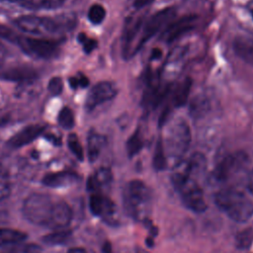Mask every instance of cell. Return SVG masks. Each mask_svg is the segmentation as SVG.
Returning <instances> with one entry per match:
<instances>
[{"label": "cell", "instance_id": "1", "mask_svg": "<svg viewBox=\"0 0 253 253\" xmlns=\"http://www.w3.org/2000/svg\"><path fill=\"white\" fill-rule=\"evenodd\" d=\"M176 169L172 174V183L178 192L183 204L195 212H203L207 210V202L203 189L196 179L189 176L184 164H176Z\"/></svg>", "mask_w": 253, "mask_h": 253}, {"label": "cell", "instance_id": "2", "mask_svg": "<svg viewBox=\"0 0 253 253\" xmlns=\"http://www.w3.org/2000/svg\"><path fill=\"white\" fill-rule=\"evenodd\" d=\"M124 205L127 213L138 221H145L152 209V192L142 181H129L124 190Z\"/></svg>", "mask_w": 253, "mask_h": 253}, {"label": "cell", "instance_id": "3", "mask_svg": "<svg viewBox=\"0 0 253 253\" xmlns=\"http://www.w3.org/2000/svg\"><path fill=\"white\" fill-rule=\"evenodd\" d=\"M16 26L29 35L57 34L73 28L75 18L73 15H61L56 18L24 15L15 20Z\"/></svg>", "mask_w": 253, "mask_h": 253}, {"label": "cell", "instance_id": "4", "mask_svg": "<svg viewBox=\"0 0 253 253\" xmlns=\"http://www.w3.org/2000/svg\"><path fill=\"white\" fill-rule=\"evenodd\" d=\"M214 203L235 222H246L253 215L252 202L238 190L227 188L218 191L214 195Z\"/></svg>", "mask_w": 253, "mask_h": 253}, {"label": "cell", "instance_id": "5", "mask_svg": "<svg viewBox=\"0 0 253 253\" xmlns=\"http://www.w3.org/2000/svg\"><path fill=\"white\" fill-rule=\"evenodd\" d=\"M191 143V129L187 122L182 119L174 121L167 129L164 149L166 156L180 163Z\"/></svg>", "mask_w": 253, "mask_h": 253}, {"label": "cell", "instance_id": "6", "mask_svg": "<svg viewBox=\"0 0 253 253\" xmlns=\"http://www.w3.org/2000/svg\"><path fill=\"white\" fill-rule=\"evenodd\" d=\"M54 203L46 194L34 193L23 203V215L31 223L47 226Z\"/></svg>", "mask_w": 253, "mask_h": 253}, {"label": "cell", "instance_id": "7", "mask_svg": "<svg viewBox=\"0 0 253 253\" xmlns=\"http://www.w3.org/2000/svg\"><path fill=\"white\" fill-rule=\"evenodd\" d=\"M176 9L174 7H166L159 10L151 17H149L146 22L141 25V32L133 49V53L140 49V47L149 41L153 36H155L162 28H164L175 16Z\"/></svg>", "mask_w": 253, "mask_h": 253}, {"label": "cell", "instance_id": "8", "mask_svg": "<svg viewBox=\"0 0 253 253\" xmlns=\"http://www.w3.org/2000/svg\"><path fill=\"white\" fill-rule=\"evenodd\" d=\"M26 53L38 58H51L58 51V44L55 41L42 38L19 36L16 42Z\"/></svg>", "mask_w": 253, "mask_h": 253}, {"label": "cell", "instance_id": "9", "mask_svg": "<svg viewBox=\"0 0 253 253\" xmlns=\"http://www.w3.org/2000/svg\"><path fill=\"white\" fill-rule=\"evenodd\" d=\"M248 161L243 152H235L222 158L213 170V177L217 182H225L242 170Z\"/></svg>", "mask_w": 253, "mask_h": 253}, {"label": "cell", "instance_id": "10", "mask_svg": "<svg viewBox=\"0 0 253 253\" xmlns=\"http://www.w3.org/2000/svg\"><path fill=\"white\" fill-rule=\"evenodd\" d=\"M117 93V86L113 82H99L96 85H94L88 93L85 102V107L88 111H93L98 106L114 99Z\"/></svg>", "mask_w": 253, "mask_h": 253}, {"label": "cell", "instance_id": "11", "mask_svg": "<svg viewBox=\"0 0 253 253\" xmlns=\"http://www.w3.org/2000/svg\"><path fill=\"white\" fill-rule=\"evenodd\" d=\"M197 21L196 15H186L178 20L170 23L165 31L162 34V39L165 41V42L170 43L177 39H179L184 34L189 33L191 30L195 27V22Z\"/></svg>", "mask_w": 253, "mask_h": 253}, {"label": "cell", "instance_id": "12", "mask_svg": "<svg viewBox=\"0 0 253 253\" xmlns=\"http://www.w3.org/2000/svg\"><path fill=\"white\" fill-rule=\"evenodd\" d=\"M89 208L94 215L101 216L106 220L112 219L116 212L115 204L108 197L100 193H94L91 195Z\"/></svg>", "mask_w": 253, "mask_h": 253}, {"label": "cell", "instance_id": "13", "mask_svg": "<svg viewBox=\"0 0 253 253\" xmlns=\"http://www.w3.org/2000/svg\"><path fill=\"white\" fill-rule=\"evenodd\" d=\"M45 129L44 125L34 124L25 126L16 134H14L7 142L8 146L12 148H19L24 145L29 144L33 140H35L43 130Z\"/></svg>", "mask_w": 253, "mask_h": 253}, {"label": "cell", "instance_id": "14", "mask_svg": "<svg viewBox=\"0 0 253 253\" xmlns=\"http://www.w3.org/2000/svg\"><path fill=\"white\" fill-rule=\"evenodd\" d=\"M72 211L68 204L63 201L54 203L53 210L47 223V227L52 229H63L71 221Z\"/></svg>", "mask_w": 253, "mask_h": 253}, {"label": "cell", "instance_id": "15", "mask_svg": "<svg viewBox=\"0 0 253 253\" xmlns=\"http://www.w3.org/2000/svg\"><path fill=\"white\" fill-rule=\"evenodd\" d=\"M77 180L78 176L76 173L71 171H59L46 174L42 182L43 185L50 188H62L73 184Z\"/></svg>", "mask_w": 253, "mask_h": 253}, {"label": "cell", "instance_id": "16", "mask_svg": "<svg viewBox=\"0 0 253 253\" xmlns=\"http://www.w3.org/2000/svg\"><path fill=\"white\" fill-rule=\"evenodd\" d=\"M38 77L37 71L30 66H16L0 73V78L14 82L32 81Z\"/></svg>", "mask_w": 253, "mask_h": 253}, {"label": "cell", "instance_id": "17", "mask_svg": "<svg viewBox=\"0 0 253 253\" xmlns=\"http://www.w3.org/2000/svg\"><path fill=\"white\" fill-rule=\"evenodd\" d=\"M235 54L247 63H253V39L248 37H237L233 41Z\"/></svg>", "mask_w": 253, "mask_h": 253}, {"label": "cell", "instance_id": "18", "mask_svg": "<svg viewBox=\"0 0 253 253\" xmlns=\"http://www.w3.org/2000/svg\"><path fill=\"white\" fill-rule=\"evenodd\" d=\"M113 180L112 171L107 167L99 168L87 181V189L89 191L98 193L102 187L109 185Z\"/></svg>", "mask_w": 253, "mask_h": 253}, {"label": "cell", "instance_id": "19", "mask_svg": "<svg viewBox=\"0 0 253 253\" xmlns=\"http://www.w3.org/2000/svg\"><path fill=\"white\" fill-rule=\"evenodd\" d=\"M192 88V79L185 78L182 82H180L172 93V105L175 108H180L184 106L189 98L190 91Z\"/></svg>", "mask_w": 253, "mask_h": 253}, {"label": "cell", "instance_id": "20", "mask_svg": "<svg viewBox=\"0 0 253 253\" xmlns=\"http://www.w3.org/2000/svg\"><path fill=\"white\" fill-rule=\"evenodd\" d=\"M106 143V138L95 132L90 131L87 139V154L90 162H94L99 157L102 148Z\"/></svg>", "mask_w": 253, "mask_h": 253}, {"label": "cell", "instance_id": "21", "mask_svg": "<svg viewBox=\"0 0 253 253\" xmlns=\"http://www.w3.org/2000/svg\"><path fill=\"white\" fill-rule=\"evenodd\" d=\"M210 109V101L204 95L196 96L190 103L189 112L195 119H200L205 116Z\"/></svg>", "mask_w": 253, "mask_h": 253}, {"label": "cell", "instance_id": "22", "mask_svg": "<svg viewBox=\"0 0 253 253\" xmlns=\"http://www.w3.org/2000/svg\"><path fill=\"white\" fill-rule=\"evenodd\" d=\"M26 238L27 234L20 230L11 228H0V247L21 243Z\"/></svg>", "mask_w": 253, "mask_h": 253}, {"label": "cell", "instance_id": "23", "mask_svg": "<svg viewBox=\"0 0 253 253\" xmlns=\"http://www.w3.org/2000/svg\"><path fill=\"white\" fill-rule=\"evenodd\" d=\"M153 168L156 171H162L166 168L167 166V156L166 152L164 149V144L163 140L160 138L157 140L155 148H154V153H153Z\"/></svg>", "mask_w": 253, "mask_h": 253}, {"label": "cell", "instance_id": "24", "mask_svg": "<svg viewBox=\"0 0 253 253\" xmlns=\"http://www.w3.org/2000/svg\"><path fill=\"white\" fill-rule=\"evenodd\" d=\"M143 147L142 137L140 135L139 129H135V131L128 137L126 141V152L129 157H133L136 155Z\"/></svg>", "mask_w": 253, "mask_h": 253}, {"label": "cell", "instance_id": "25", "mask_svg": "<svg viewBox=\"0 0 253 253\" xmlns=\"http://www.w3.org/2000/svg\"><path fill=\"white\" fill-rule=\"evenodd\" d=\"M71 236V231L66 229H59L42 237V242L48 245H57L66 242Z\"/></svg>", "mask_w": 253, "mask_h": 253}, {"label": "cell", "instance_id": "26", "mask_svg": "<svg viewBox=\"0 0 253 253\" xmlns=\"http://www.w3.org/2000/svg\"><path fill=\"white\" fill-rule=\"evenodd\" d=\"M11 193L10 178L7 170L0 165V202L8 198Z\"/></svg>", "mask_w": 253, "mask_h": 253}, {"label": "cell", "instance_id": "27", "mask_svg": "<svg viewBox=\"0 0 253 253\" xmlns=\"http://www.w3.org/2000/svg\"><path fill=\"white\" fill-rule=\"evenodd\" d=\"M58 124L65 129H71L74 126V116L72 111L68 107H64L58 114Z\"/></svg>", "mask_w": 253, "mask_h": 253}, {"label": "cell", "instance_id": "28", "mask_svg": "<svg viewBox=\"0 0 253 253\" xmlns=\"http://www.w3.org/2000/svg\"><path fill=\"white\" fill-rule=\"evenodd\" d=\"M67 145L69 150L74 154V156L82 161L84 159V151H83V147L78 139V136L75 133H70L68 135L67 138Z\"/></svg>", "mask_w": 253, "mask_h": 253}, {"label": "cell", "instance_id": "29", "mask_svg": "<svg viewBox=\"0 0 253 253\" xmlns=\"http://www.w3.org/2000/svg\"><path fill=\"white\" fill-rule=\"evenodd\" d=\"M253 241V231L250 228H246L240 232L235 237V244L239 249H247L251 246Z\"/></svg>", "mask_w": 253, "mask_h": 253}, {"label": "cell", "instance_id": "30", "mask_svg": "<svg viewBox=\"0 0 253 253\" xmlns=\"http://www.w3.org/2000/svg\"><path fill=\"white\" fill-rule=\"evenodd\" d=\"M106 17V10L100 4H94L88 11V19L92 24L98 25L103 22Z\"/></svg>", "mask_w": 253, "mask_h": 253}, {"label": "cell", "instance_id": "31", "mask_svg": "<svg viewBox=\"0 0 253 253\" xmlns=\"http://www.w3.org/2000/svg\"><path fill=\"white\" fill-rule=\"evenodd\" d=\"M78 42L82 44L83 49L86 53H90L92 50H94L97 47V41L94 39H90L88 38L85 34L81 33L78 35L77 38Z\"/></svg>", "mask_w": 253, "mask_h": 253}, {"label": "cell", "instance_id": "32", "mask_svg": "<svg viewBox=\"0 0 253 253\" xmlns=\"http://www.w3.org/2000/svg\"><path fill=\"white\" fill-rule=\"evenodd\" d=\"M47 89L49 91L50 94L56 96V95H59L61 92H62V89H63V82H62V79L60 77H52L49 81H48V84H47Z\"/></svg>", "mask_w": 253, "mask_h": 253}, {"label": "cell", "instance_id": "33", "mask_svg": "<svg viewBox=\"0 0 253 253\" xmlns=\"http://www.w3.org/2000/svg\"><path fill=\"white\" fill-rule=\"evenodd\" d=\"M65 0H41L38 2V9L55 10L63 6Z\"/></svg>", "mask_w": 253, "mask_h": 253}, {"label": "cell", "instance_id": "34", "mask_svg": "<svg viewBox=\"0 0 253 253\" xmlns=\"http://www.w3.org/2000/svg\"><path fill=\"white\" fill-rule=\"evenodd\" d=\"M18 37L19 36L11 28H9L3 24H0V38L1 39H4L10 42L16 43Z\"/></svg>", "mask_w": 253, "mask_h": 253}, {"label": "cell", "instance_id": "35", "mask_svg": "<svg viewBox=\"0 0 253 253\" xmlns=\"http://www.w3.org/2000/svg\"><path fill=\"white\" fill-rule=\"evenodd\" d=\"M0 2L14 4V5L20 6L22 8L28 9V10H37L38 9V4L35 3L33 0H0Z\"/></svg>", "mask_w": 253, "mask_h": 253}, {"label": "cell", "instance_id": "36", "mask_svg": "<svg viewBox=\"0 0 253 253\" xmlns=\"http://www.w3.org/2000/svg\"><path fill=\"white\" fill-rule=\"evenodd\" d=\"M42 247L37 244H27L22 248L23 253H41Z\"/></svg>", "mask_w": 253, "mask_h": 253}, {"label": "cell", "instance_id": "37", "mask_svg": "<svg viewBox=\"0 0 253 253\" xmlns=\"http://www.w3.org/2000/svg\"><path fill=\"white\" fill-rule=\"evenodd\" d=\"M7 57V48L6 46L0 42V67L4 64Z\"/></svg>", "mask_w": 253, "mask_h": 253}, {"label": "cell", "instance_id": "38", "mask_svg": "<svg viewBox=\"0 0 253 253\" xmlns=\"http://www.w3.org/2000/svg\"><path fill=\"white\" fill-rule=\"evenodd\" d=\"M153 0H133V6L136 9H141L147 5H149Z\"/></svg>", "mask_w": 253, "mask_h": 253}, {"label": "cell", "instance_id": "39", "mask_svg": "<svg viewBox=\"0 0 253 253\" xmlns=\"http://www.w3.org/2000/svg\"><path fill=\"white\" fill-rule=\"evenodd\" d=\"M78 78V82H79V87H82V88H85L88 86L89 84V79L84 75V74H79L77 76Z\"/></svg>", "mask_w": 253, "mask_h": 253}, {"label": "cell", "instance_id": "40", "mask_svg": "<svg viewBox=\"0 0 253 253\" xmlns=\"http://www.w3.org/2000/svg\"><path fill=\"white\" fill-rule=\"evenodd\" d=\"M68 82H69V85L72 89H77L79 87V82H78V78L77 76H73V77H70L68 79Z\"/></svg>", "mask_w": 253, "mask_h": 253}, {"label": "cell", "instance_id": "41", "mask_svg": "<svg viewBox=\"0 0 253 253\" xmlns=\"http://www.w3.org/2000/svg\"><path fill=\"white\" fill-rule=\"evenodd\" d=\"M102 250H103V253H112V246L110 242H105Z\"/></svg>", "mask_w": 253, "mask_h": 253}, {"label": "cell", "instance_id": "42", "mask_svg": "<svg viewBox=\"0 0 253 253\" xmlns=\"http://www.w3.org/2000/svg\"><path fill=\"white\" fill-rule=\"evenodd\" d=\"M66 253H86V251L80 247H73V248H70Z\"/></svg>", "mask_w": 253, "mask_h": 253}, {"label": "cell", "instance_id": "43", "mask_svg": "<svg viewBox=\"0 0 253 253\" xmlns=\"http://www.w3.org/2000/svg\"><path fill=\"white\" fill-rule=\"evenodd\" d=\"M161 54H162L161 50H160L159 48H155V49H153V50H152L151 57H152V58H154V59H157V58H159V57L161 56Z\"/></svg>", "mask_w": 253, "mask_h": 253}, {"label": "cell", "instance_id": "44", "mask_svg": "<svg viewBox=\"0 0 253 253\" xmlns=\"http://www.w3.org/2000/svg\"><path fill=\"white\" fill-rule=\"evenodd\" d=\"M246 7H247V10H248V12L250 13L251 17L253 18V0H250V1L247 3Z\"/></svg>", "mask_w": 253, "mask_h": 253}, {"label": "cell", "instance_id": "45", "mask_svg": "<svg viewBox=\"0 0 253 253\" xmlns=\"http://www.w3.org/2000/svg\"><path fill=\"white\" fill-rule=\"evenodd\" d=\"M248 188H249L250 192L253 194V172L251 173V175H250V178H249V182H248Z\"/></svg>", "mask_w": 253, "mask_h": 253}, {"label": "cell", "instance_id": "46", "mask_svg": "<svg viewBox=\"0 0 253 253\" xmlns=\"http://www.w3.org/2000/svg\"><path fill=\"white\" fill-rule=\"evenodd\" d=\"M47 138L49 140H51L54 144H60V139H58L57 137H55L54 135H47Z\"/></svg>", "mask_w": 253, "mask_h": 253}, {"label": "cell", "instance_id": "47", "mask_svg": "<svg viewBox=\"0 0 253 253\" xmlns=\"http://www.w3.org/2000/svg\"><path fill=\"white\" fill-rule=\"evenodd\" d=\"M136 253H147V252H146L145 250H143V249H140V248H139V249H137V250H136Z\"/></svg>", "mask_w": 253, "mask_h": 253}]
</instances>
